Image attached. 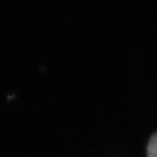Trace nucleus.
Returning a JSON list of instances; mask_svg holds the SVG:
<instances>
[{"label":"nucleus","instance_id":"1","mask_svg":"<svg viewBox=\"0 0 157 157\" xmlns=\"http://www.w3.org/2000/svg\"><path fill=\"white\" fill-rule=\"evenodd\" d=\"M148 157H157V132L153 134L149 142Z\"/></svg>","mask_w":157,"mask_h":157}]
</instances>
